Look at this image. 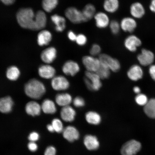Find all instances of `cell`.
Returning a JSON list of instances; mask_svg holds the SVG:
<instances>
[{
  "label": "cell",
  "instance_id": "obj_10",
  "mask_svg": "<svg viewBox=\"0 0 155 155\" xmlns=\"http://www.w3.org/2000/svg\"><path fill=\"white\" fill-rule=\"evenodd\" d=\"M51 84L54 90L57 91L66 90L70 87L69 81L62 75L54 77L52 79Z\"/></svg>",
  "mask_w": 155,
  "mask_h": 155
},
{
  "label": "cell",
  "instance_id": "obj_30",
  "mask_svg": "<svg viewBox=\"0 0 155 155\" xmlns=\"http://www.w3.org/2000/svg\"><path fill=\"white\" fill-rule=\"evenodd\" d=\"M145 114L149 117L155 118V98L151 99L144 107Z\"/></svg>",
  "mask_w": 155,
  "mask_h": 155
},
{
  "label": "cell",
  "instance_id": "obj_41",
  "mask_svg": "<svg viewBox=\"0 0 155 155\" xmlns=\"http://www.w3.org/2000/svg\"><path fill=\"white\" fill-rule=\"evenodd\" d=\"M40 136L36 132H32L29 135L28 139L30 141L35 142L39 139Z\"/></svg>",
  "mask_w": 155,
  "mask_h": 155
},
{
  "label": "cell",
  "instance_id": "obj_12",
  "mask_svg": "<svg viewBox=\"0 0 155 155\" xmlns=\"http://www.w3.org/2000/svg\"><path fill=\"white\" fill-rule=\"evenodd\" d=\"M80 69L79 64L73 60H69L65 62L62 68L65 74L71 77L76 75L80 71Z\"/></svg>",
  "mask_w": 155,
  "mask_h": 155
},
{
  "label": "cell",
  "instance_id": "obj_15",
  "mask_svg": "<svg viewBox=\"0 0 155 155\" xmlns=\"http://www.w3.org/2000/svg\"><path fill=\"white\" fill-rule=\"evenodd\" d=\"M62 133L64 138L70 142L77 140L80 136L78 130L73 126H68L64 128Z\"/></svg>",
  "mask_w": 155,
  "mask_h": 155
},
{
  "label": "cell",
  "instance_id": "obj_33",
  "mask_svg": "<svg viewBox=\"0 0 155 155\" xmlns=\"http://www.w3.org/2000/svg\"><path fill=\"white\" fill-rule=\"evenodd\" d=\"M111 71L108 68L101 63L99 68L96 73L101 79H107L110 77Z\"/></svg>",
  "mask_w": 155,
  "mask_h": 155
},
{
  "label": "cell",
  "instance_id": "obj_16",
  "mask_svg": "<svg viewBox=\"0 0 155 155\" xmlns=\"http://www.w3.org/2000/svg\"><path fill=\"white\" fill-rule=\"evenodd\" d=\"M76 115L75 110L70 105L63 107L60 112L61 119L66 122H72L74 121Z\"/></svg>",
  "mask_w": 155,
  "mask_h": 155
},
{
  "label": "cell",
  "instance_id": "obj_19",
  "mask_svg": "<svg viewBox=\"0 0 155 155\" xmlns=\"http://www.w3.org/2000/svg\"><path fill=\"white\" fill-rule=\"evenodd\" d=\"M40 76L46 79H53L55 77L56 70L51 66L44 65L41 66L38 69Z\"/></svg>",
  "mask_w": 155,
  "mask_h": 155
},
{
  "label": "cell",
  "instance_id": "obj_9",
  "mask_svg": "<svg viewBox=\"0 0 155 155\" xmlns=\"http://www.w3.org/2000/svg\"><path fill=\"white\" fill-rule=\"evenodd\" d=\"M142 42L140 38L134 35L127 36L124 41V45L126 49L131 52L137 51V48L141 45Z\"/></svg>",
  "mask_w": 155,
  "mask_h": 155
},
{
  "label": "cell",
  "instance_id": "obj_6",
  "mask_svg": "<svg viewBox=\"0 0 155 155\" xmlns=\"http://www.w3.org/2000/svg\"><path fill=\"white\" fill-rule=\"evenodd\" d=\"M142 147L139 141L131 140L124 144L121 148L122 155H135L140 151Z\"/></svg>",
  "mask_w": 155,
  "mask_h": 155
},
{
  "label": "cell",
  "instance_id": "obj_25",
  "mask_svg": "<svg viewBox=\"0 0 155 155\" xmlns=\"http://www.w3.org/2000/svg\"><path fill=\"white\" fill-rule=\"evenodd\" d=\"M41 106L35 101H31L28 103L25 107L26 113L32 116L40 115L41 111Z\"/></svg>",
  "mask_w": 155,
  "mask_h": 155
},
{
  "label": "cell",
  "instance_id": "obj_47",
  "mask_svg": "<svg viewBox=\"0 0 155 155\" xmlns=\"http://www.w3.org/2000/svg\"><path fill=\"white\" fill-rule=\"evenodd\" d=\"M47 129L50 132L53 133L55 131L53 126L51 124H48L47 126Z\"/></svg>",
  "mask_w": 155,
  "mask_h": 155
},
{
  "label": "cell",
  "instance_id": "obj_36",
  "mask_svg": "<svg viewBox=\"0 0 155 155\" xmlns=\"http://www.w3.org/2000/svg\"><path fill=\"white\" fill-rule=\"evenodd\" d=\"M101 48L99 45L97 44H94L91 46L90 50V55L96 57L100 56L101 54Z\"/></svg>",
  "mask_w": 155,
  "mask_h": 155
},
{
  "label": "cell",
  "instance_id": "obj_32",
  "mask_svg": "<svg viewBox=\"0 0 155 155\" xmlns=\"http://www.w3.org/2000/svg\"><path fill=\"white\" fill-rule=\"evenodd\" d=\"M20 75V71L18 68L15 66L9 67L7 70L6 76L7 78L10 80H17L19 78Z\"/></svg>",
  "mask_w": 155,
  "mask_h": 155
},
{
  "label": "cell",
  "instance_id": "obj_21",
  "mask_svg": "<svg viewBox=\"0 0 155 155\" xmlns=\"http://www.w3.org/2000/svg\"><path fill=\"white\" fill-rule=\"evenodd\" d=\"M127 75L131 81H137L142 78L143 71L140 66L137 65L132 66L127 71Z\"/></svg>",
  "mask_w": 155,
  "mask_h": 155
},
{
  "label": "cell",
  "instance_id": "obj_44",
  "mask_svg": "<svg viewBox=\"0 0 155 155\" xmlns=\"http://www.w3.org/2000/svg\"><path fill=\"white\" fill-rule=\"evenodd\" d=\"M149 73L151 78L155 81V64L150 65L149 68Z\"/></svg>",
  "mask_w": 155,
  "mask_h": 155
},
{
  "label": "cell",
  "instance_id": "obj_46",
  "mask_svg": "<svg viewBox=\"0 0 155 155\" xmlns=\"http://www.w3.org/2000/svg\"><path fill=\"white\" fill-rule=\"evenodd\" d=\"M2 2L6 5H10L14 3L15 0H0Z\"/></svg>",
  "mask_w": 155,
  "mask_h": 155
},
{
  "label": "cell",
  "instance_id": "obj_7",
  "mask_svg": "<svg viewBox=\"0 0 155 155\" xmlns=\"http://www.w3.org/2000/svg\"><path fill=\"white\" fill-rule=\"evenodd\" d=\"M82 63L87 71L96 72L101 65L98 58L91 55H85L82 58Z\"/></svg>",
  "mask_w": 155,
  "mask_h": 155
},
{
  "label": "cell",
  "instance_id": "obj_34",
  "mask_svg": "<svg viewBox=\"0 0 155 155\" xmlns=\"http://www.w3.org/2000/svg\"><path fill=\"white\" fill-rule=\"evenodd\" d=\"M108 27L112 34L114 35H118L121 30L120 22L115 19L111 21Z\"/></svg>",
  "mask_w": 155,
  "mask_h": 155
},
{
  "label": "cell",
  "instance_id": "obj_22",
  "mask_svg": "<svg viewBox=\"0 0 155 155\" xmlns=\"http://www.w3.org/2000/svg\"><path fill=\"white\" fill-rule=\"evenodd\" d=\"M55 102L58 105L62 107L69 106L72 103V97L68 93H64L58 94L55 97Z\"/></svg>",
  "mask_w": 155,
  "mask_h": 155
},
{
  "label": "cell",
  "instance_id": "obj_29",
  "mask_svg": "<svg viewBox=\"0 0 155 155\" xmlns=\"http://www.w3.org/2000/svg\"><path fill=\"white\" fill-rule=\"evenodd\" d=\"M41 107L42 111L46 114H53L57 112V108L55 103L49 99L44 100Z\"/></svg>",
  "mask_w": 155,
  "mask_h": 155
},
{
  "label": "cell",
  "instance_id": "obj_43",
  "mask_svg": "<svg viewBox=\"0 0 155 155\" xmlns=\"http://www.w3.org/2000/svg\"><path fill=\"white\" fill-rule=\"evenodd\" d=\"M28 148L31 152H34L37 150L38 146L35 142L30 141L28 144Z\"/></svg>",
  "mask_w": 155,
  "mask_h": 155
},
{
  "label": "cell",
  "instance_id": "obj_40",
  "mask_svg": "<svg viewBox=\"0 0 155 155\" xmlns=\"http://www.w3.org/2000/svg\"><path fill=\"white\" fill-rule=\"evenodd\" d=\"M57 150L53 146H50L47 147L44 153V155H56Z\"/></svg>",
  "mask_w": 155,
  "mask_h": 155
},
{
  "label": "cell",
  "instance_id": "obj_4",
  "mask_svg": "<svg viewBox=\"0 0 155 155\" xmlns=\"http://www.w3.org/2000/svg\"><path fill=\"white\" fill-rule=\"evenodd\" d=\"M66 18L74 24L86 22L82 11L75 7H69L65 11Z\"/></svg>",
  "mask_w": 155,
  "mask_h": 155
},
{
  "label": "cell",
  "instance_id": "obj_31",
  "mask_svg": "<svg viewBox=\"0 0 155 155\" xmlns=\"http://www.w3.org/2000/svg\"><path fill=\"white\" fill-rule=\"evenodd\" d=\"M59 4V0H42V5L44 10L51 12L56 8Z\"/></svg>",
  "mask_w": 155,
  "mask_h": 155
},
{
  "label": "cell",
  "instance_id": "obj_17",
  "mask_svg": "<svg viewBox=\"0 0 155 155\" xmlns=\"http://www.w3.org/2000/svg\"><path fill=\"white\" fill-rule=\"evenodd\" d=\"M57 51L56 48L50 47L46 48L42 52L41 58L44 63L50 64L55 61L57 57Z\"/></svg>",
  "mask_w": 155,
  "mask_h": 155
},
{
  "label": "cell",
  "instance_id": "obj_24",
  "mask_svg": "<svg viewBox=\"0 0 155 155\" xmlns=\"http://www.w3.org/2000/svg\"><path fill=\"white\" fill-rule=\"evenodd\" d=\"M13 101L9 96H7L0 99V112L8 114L12 110Z\"/></svg>",
  "mask_w": 155,
  "mask_h": 155
},
{
  "label": "cell",
  "instance_id": "obj_35",
  "mask_svg": "<svg viewBox=\"0 0 155 155\" xmlns=\"http://www.w3.org/2000/svg\"><path fill=\"white\" fill-rule=\"evenodd\" d=\"M51 125L53 126L54 131L58 133H62L64 129L62 122L61 120L55 118L52 121Z\"/></svg>",
  "mask_w": 155,
  "mask_h": 155
},
{
  "label": "cell",
  "instance_id": "obj_38",
  "mask_svg": "<svg viewBox=\"0 0 155 155\" xmlns=\"http://www.w3.org/2000/svg\"><path fill=\"white\" fill-rule=\"evenodd\" d=\"M135 101L138 105L144 106L148 101V98L145 94H137L135 97Z\"/></svg>",
  "mask_w": 155,
  "mask_h": 155
},
{
  "label": "cell",
  "instance_id": "obj_3",
  "mask_svg": "<svg viewBox=\"0 0 155 155\" xmlns=\"http://www.w3.org/2000/svg\"><path fill=\"white\" fill-rule=\"evenodd\" d=\"M84 79L87 88L90 91H96L102 87L101 79L96 73L86 71Z\"/></svg>",
  "mask_w": 155,
  "mask_h": 155
},
{
  "label": "cell",
  "instance_id": "obj_13",
  "mask_svg": "<svg viewBox=\"0 0 155 155\" xmlns=\"http://www.w3.org/2000/svg\"><path fill=\"white\" fill-rule=\"evenodd\" d=\"M120 23L121 30L124 32L129 33L134 31L137 26L136 19L131 17H124Z\"/></svg>",
  "mask_w": 155,
  "mask_h": 155
},
{
  "label": "cell",
  "instance_id": "obj_2",
  "mask_svg": "<svg viewBox=\"0 0 155 155\" xmlns=\"http://www.w3.org/2000/svg\"><path fill=\"white\" fill-rule=\"evenodd\" d=\"M25 92L29 97L38 100L41 98L46 92L43 83L37 79H31L25 86Z\"/></svg>",
  "mask_w": 155,
  "mask_h": 155
},
{
  "label": "cell",
  "instance_id": "obj_39",
  "mask_svg": "<svg viewBox=\"0 0 155 155\" xmlns=\"http://www.w3.org/2000/svg\"><path fill=\"white\" fill-rule=\"evenodd\" d=\"M72 103L73 105L77 108L83 107L85 105V101L82 97L78 96L73 99Z\"/></svg>",
  "mask_w": 155,
  "mask_h": 155
},
{
  "label": "cell",
  "instance_id": "obj_14",
  "mask_svg": "<svg viewBox=\"0 0 155 155\" xmlns=\"http://www.w3.org/2000/svg\"><path fill=\"white\" fill-rule=\"evenodd\" d=\"M130 13L131 17L135 19H140L144 16L145 13V8L139 2H135L131 5L130 7Z\"/></svg>",
  "mask_w": 155,
  "mask_h": 155
},
{
  "label": "cell",
  "instance_id": "obj_23",
  "mask_svg": "<svg viewBox=\"0 0 155 155\" xmlns=\"http://www.w3.org/2000/svg\"><path fill=\"white\" fill-rule=\"evenodd\" d=\"M84 143L86 148L90 150H97L100 146V143L97 137L91 135H87L85 137Z\"/></svg>",
  "mask_w": 155,
  "mask_h": 155
},
{
  "label": "cell",
  "instance_id": "obj_42",
  "mask_svg": "<svg viewBox=\"0 0 155 155\" xmlns=\"http://www.w3.org/2000/svg\"><path fill=\"white\" fill-rule=\"evenodd\" d=\"M77 34L73 30H69L67 33V37L71 42H75Z\"/></svg>",
  "mask_w": 155,
  "mask_h": 155
},
{
  "label": "cell",
  "instance_id": "obj_28",
  "mask_svg": "<svg viewBox=\"0 0 155 155\" xmlns=\"http://www.w3.org/2000/svg\"><path fill=\"white\" fill-rule=\"evenodd\" d=\"M52 39V35L49 31L42 30L38 34V44L40 46L48 45L51 42Z\"/></svg>",
  "mask_w": 155,
  "mask_h": 155
},
{
  "label": "cell",
  "instance_id": "obj_5",
  "mask_svg": "<svg viewBox=\"0 0 155 155\" xmlns=\"http://www.w3.org/2000/svg\"><path fill=\"white\" fill-rule=\"evenodd\" d=\"M98 58L101 63L111 71L117 72L120 69L121 64L119 60L107 54L101 53Z\"/></svg>",
  "mask_w": 155,
  "mask_h": 155
},
{
  "label": "cell",
  "instance_id": "obj_45",
  "mask_svg": "<svg viewBox=\"0 0 155 155\" xmlns=\"http://www.w3.org/2000/svg\"><path fill=\"white\" fill-rule=\"evenodd\" d=\"M149 8L152 12L155 13V0H151Z\"/></svg>",
  "mask_w": 155,
  "mask_h": 155
},
{
  "label": "cell",
  "instance_id": "obj_27",
  "mask_svg": "<svg viewBox=\"0 0 155 155\" xmlns=\"http://www.w3.org/2000/svg\"><path fill=\"white\" fill-rule=\"evenodd\" d=\"M85 118L87 123L92 125H98L102 121L101 116L98 112L94 111L87 112Z\"/></svg>",
  "mask_w": 155,
  "mask_h": 155
},
{
  "label": "cell",
  "instance_id": "obj_8",
  "mask_svg": "<svg viewBox=\"0 0 155 155\" xmlns=\"http://www.w3.org/2000/svg\"><path fill=\"white\" fill-rule=\"evenodd\" d=\"M94 19L96 27L100 29L107 28L111 21L108 13L104 11L97 12Z\"/></svg>",
  "mask_w": 155,
  "mask_h": 155
},
{
  "label": "cell",
  "instance_id": "obj_37",
  "mask_svg": "<svg viewBox=\"0 0 155 155\" xmlns=\"http://www.w3.org/2000/svg\"><path fill=\"white\" fill-rule=\"evenodd\" d=\"M88 42V38L84 34L80 33L77 34L75 43L78 45L83 46L86 45Z\"/></svg>",
  "mask_w": 155,
  "mask_h": 155
},
{
  "label": "cell",
  "instance_id": "obj_1",
  "mask_svg": "<svg viewBox=\"0 0 155 155\" xmlns=\"http://www.w3.org/2000/svg\"><path fill=\"white\" fill-rule=\"evenodd\" d=\"M17 22L23 28L37 31L40 30L39 22L36 13L31 8H23L17 13Z\"/></svg>",
  "mask_w": 155,
  "mask_h": 155
},
{
  "label": "cell",
  "instance_id": "obj_48",
  "mask_svg": "<svg viewBox=\"0 0 155 155\" xmlns=\"http://www.w3.org/2000/svg\"><path fill=\"white\" fill-rule=\"evenodd\" d=\"M133 91L136 94H139L140 92V89L138 87L136 86L133 88Z\"/></svg>",
  "mask_w": 155,
  "mask_h": 155
},
{
  "label": "cell",
  "instance_id": "obj_18",
  "mask_svg": "<svg viewBox=\"0 0 155 155\" xmlns=\"http://www.w3.org/2000/svg\"><path fill=\"white\" fill-rule=\"evenodd\" d=\"M51 20L55 26V30L57 32L63 31L66 28V18L61 15L54 14L51 17Z\"/></svg>",
  "mask_w": 155,
  "mask_h": 155
},
{
  "label": "cell",
  "instance_id": "obj_26",
  "mask_svg": "<svg viewBox=\"0 0 155 155\" xmlns=\"http://www.w3.org/2000/svg\"><path fill=\"white\" fill-rule=\"evenodd\" d=\"M82 11L86 22L94 18L97 12L96 7L91 3L85 5Z\"/></svg>",
  "mask_w": 155,
  "mask_h": 155
},
{
  "label": "cell",
  "instance_id": "obj_11",
  "mask_svg": "<svg viewBox=\"0 0 155 155\" xmlns=\"http://www.w3.org/2000/svg\"><path fill=\"white\" fill-rule=\"evenodd\" d=\"M137 58L140 64L147 66L152 65L154 61L155 56L152 51L143 48L141 53L137 55Z\"/></svg>",
  "mask_w": 155,
  "mask_h": 155
},
{
  "label": "cell",
  "instance_id": "obj_20",
  "mask_svg": "<svg viewBox=\"0 0 155 155\" xmlns=\"http://www.w3.org/2000/svg\"><path fill=\"white\" fill-rule=\"evenodd\" d=\"M102 6L105 12L108 14H114L119 10L120 3L119 0H104Z\"/></svg>",
  "mask_w": 155,
  "mask_h": 155
}]
</instances>
